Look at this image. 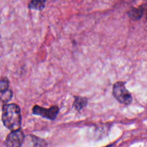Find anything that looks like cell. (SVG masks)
Returning a JSON list of instances; mask_svg holds the SVG:
<instances>
[{
    "label": "cell",
    "instance_id": "cell-7",
    "mask_svg": "<svg viewBox=\"0 0 147 147\" xmlns=\"http://www.w3.org/2000/svg\"><path fill=\"white\" fill-rule=\"evenodd\" d=\"M45 1H32L29 4L28 7L30 9L42 10L45 8Z\"/></svg>",
    "mask_w": 147,
    "mask_h": 147
},
{
    "label": "cell",
    "instance_id": "cell-5",
    "mask_svg": "<svg viewBox=\"0 0 147 147\" xmlns=\"http://www.w3.org/2000/svg\"><path fill=\"white\" fill-rule=\"evenodd\" d=\"M75 100L73 102V107L76 110L81 111L84 107H86L88 104V99L84 97H79V96H75Z\"/></svg>",
    "mask_w": 147,
    "mask_h": 147
},
{
    "label": "cell",
    "instance_id": "cell-3",
    "mask_svg": "<svg viewBox=\"0 0 147 147\" xmlns=\"http://www.w3.org/2000/svg\"><path fill=\"white\" fill-rule=\"evenodd\" d=\"M33 114L48 119L50 120H55L59 113V108L57 106H51L49 109H45L39 106H34L32 109Z\"/></svg>",
    "mask_w": 147,
    "mask_h": 147
},
{
    "label": "cell",
    "instance_id": "cell-4",
    "mask_svg": "<svg viewBox=\"0 0 147 147\" xmlns=\"http://www.w3.org/2000/svg\"><path fill=\"white\" fill-rule=\"evenodd\" d=\"M24 139V135L20 129L11 131L6 139V147H21Z\"/></svg>",
    "mask_w": 147,
    "mask_h": 147
},
{
    "label": "cell",
    "instance_id": "cell-2",
    "mask_svg": "<svg viewBox=\"0 0 147 147\" xmlns=\"http://www.w3.org/2000/svg\"><path fill=\"white\" fill-rule=\"evenodd\" d=\"M113 95L115 98L123 105H130L133 101L131 94L126 89L123 82L118 81L113 86Z\"/></svg>",
    "mask_w": 147,
    "mask_h": 147
},
{
    "label": "cell",
    "instance_id": "cell-9",
    "mask_svg": "<svg viewBox=\"0 0 147 147\" xmlns=\"http://www.w3.org/2000/svg\"><path fill=\"white\" fill-rule=\"evenodd\" d=\"M11 97H12V92H11V90H8L7 92L2 93V96H1V99H2L3 101L7 103L9 100H11Z\"/></svg>",
    "mask_w": 147,
    "mask_h": 147
},
{
    "label": "cell",
    "instance_id": "cell-8",
    "mask_svg": "<svg viewBox=\"0 0 147 147\" xmlns=\"http://www.w3.org/2000/svg\"><path fill=\"white\" fill-rule=\"evenodd\" d=\"M9 80L7 78L0 80V93H4L9 90Z\"/></svg>",
    "mask_w": 147,
    "mask_h": 147
},
{
    "label": "cell",
    "instance_id": "cell-1",
    "mask_svg": "<svg viewBox=\"0 0 147 147\" xmlns=\"http://www.w3.org/2000/svg\"><path fill=\"white\" fill-rule=\"evenodd\" d=\"M2 122L9 130L14 131L20 129L22 124L21 111L15 103L5 104L2 108Z\"/></svg>",
    "mask_w": 147,
    "mask_h": 147
},
{
    "label": "cell",
    "instance_id": "cell-10",
    "mask_svg": "<svg viewBox=\"0 0 147 147\" xmlns=\"http://www.w3.org/2000/svg\"><path fill=\"white\" fill-rule=\"evenodd\" d=\"M146 19H147V14H146Z\"/></svg>",
    "mask_w": 147,
    "mask_h": 147
},
{
    "label": "cell",
    "instance_id": "cell-6",
    "mask_svg": "<svg viewBox=\"0 0 147 147\" xmlns=\"http://www.w3.org/2000/svg\"><path fill=\"white\" fill-rule=\"evenodd\" d=\"M144 14V7H140L139 8H132L129 10L128 14L129 17L133 20H139L142 18Z\"/></svg>",
    "mask_w": 147,
    "mask_h": 147
}]
</instances>
